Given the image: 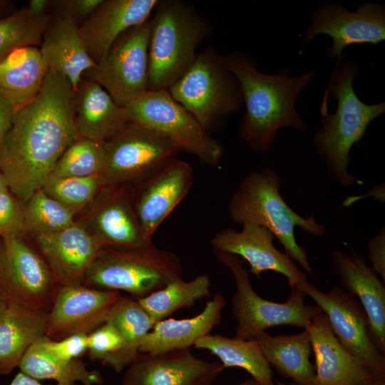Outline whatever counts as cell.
Instances as JSON below:
<instances>
[{
  "label": "cell",
  "mask_w": 385,
  "mask_h": 385,
  "mask_svg": "<svg viewBox=\"0 0 385 385\" xmlns=\"http://www.w3.org/2000/svg\"><path fill=\"white\" fill-rule=\"evenodd\" d=\"M18 367L37 380L53 379L61 384L80 382L83 385H100L103 382L99 371L88 369L81 360L64 361L52 356L45 350L41 339L26 351Z\"/></svg>",
  "instance_id": "cell-31"
},
{
  "label": "cell",
  "mask_w": 385,
  "mask_h": 385,
  "mask_svg": "<svg viewBox=\"0 0 385 385\" xmlns=\"http://www.w3.org/2000/svg\"><path fill=\"white\" fill-rule=\"evenodd\" d=\"M369 260L371 267L385 282V227L372 237L367 242Z\"/></svg>",
  "instance_id": "cell-42"
},
{
  "label": "cell",
  "mask_w": 385,
  "mask_h": 385,
  "mask_svg": "<svg viewBox=\"0 0 385 385\" xmlns=\"http://www.w3.org/2000/svg\"><path fill=\"white\" fill-rule=\"evenodd\" d=\"M210 278L207 274L197 275L188 282L179 278L138 302L155 324L210 296Z\"/></svg>",
  "instance_id": "cell-32"
},
{
  "label": "cell",
  "mask_w": 385,
  "mask_h": 385,
  "mask_svg": "<svg viewBox=\"0 0 385 385\" xmlns=\"http://www.w3.org/2000/svg\"><path fill=\"white\" fill-rule=\"evenodd\" d=\"M3 263H4V245L0 243V291L1 283L3 274Z\"/></svg>",
  "instance_id": "cell-49"
},
{
  "label": "cell",
  "mask_w": 385,
  "mask_h": 385,
  "mask_svg": "<svg viewBox=\"0 0 385 385\" xmlns=\"http://www.w3.org/2000/svg\"><path fill=\"white\" fill-rule=\"evenodd\" d=\"M222 60L240 83L245 113L239 124V135L252 150H269L283 128L307 130L295 102L314 78V68L296 76H290L288 69L270 75L258 71L250 56L240 51L222 55Z\"/></svg>",
  "instance_id": "cell-2"
},
{
  "label": "cell",
  "mask_w": 385,
  "mask_h": 385,
  "mask_svg": "<svg viewBox=\"0 0 385 385\" xmlns=\"http://www.w3.org/2000/svg\"><path fill=\"white\" fill-rule=\"evenodd\" d=\"M359 385H385V376L375 375Z\"/></svg>",
  "instance_id": "cell-47"
},
{
  "label": "cell",
  "mask_w": 385,
  "mask_h": 385,
  "mask_svg": "<svg viewBox=\"0 0 385 385\" xmlns=\"http://www.w3.org/2000/svg\"><path fill=\"white\" fill-rule=\"evenodd\" d=\"M183 274L180 259L153 242L138 247H104L88 270L83 285L125 292L138 300L183 278Z\"/></svg>",
  "instance_id": "cell-6"
},
{
  "label": "cell",
  "mask_w": 385,
  "mask_h": 385,
  "mask_svg": "<svg viewBox=\"0 0 385 385\" xmlns=\"http://www.w3.org/2000/svg\"><path fill=\"white\" fill-rule=\"evenodd\" d=\"M41 342L52 356L64 361L78 359L87 352L88 334H76L60 340H52L44 335Z\"/></svg>",
  "instance_id": "cell-40"
},
{
  "label": "cell",
  "mask_w": 385,
  "mask_h": 385,
  "mask_svg": "<svg viewBox=\"0 0 385 385\" xmlns=\"http://www.w3.org/2000/svg\"><path fill=\"white\" fill-rule=\"evenodd\" d=\"M331 260L339 286L359 298L369 320L371 338L381 354L385 355V287L360 254L333 250Z\"/></svg>",
  "instance_id": "cell-21"
},
{
  "label": "cell",
  "mask_w": 385,
  "mask_h": 385,
  "mask_svg": "<svg viewBox=\"0 0 385 385\" xmlns=\"http://www.w3.org/2000/svg\"><path fill=\"white\" fill-rule=\"evenodd\" d=\"M17 9L15 3L11 0H0V21L4 20L15 14Z\"/></svg>",
  "instance_id": "cell-46"
},
{
  "label": "cell",
  "mask_w": 385,
  "mask_h": 385,
  "mask_svg": "<svg viewBox=\"0 0 385 385\" xmlns=\"http://www.w3.org/2000/svg\"><path fill=\"white\" fill-rule=\"evenodd\" d=\"M275 385H286V384H284V383H282L281 381H279L276 380V384Z\"/></svg>",
  "instance_id": "cell-52"
},
{
  "label": "cell",
  "mask_w": 385,
  "mask_h": 385,
  "mask_svg": "<svg viewBox=\"0 0 385 385\" xmlns=\"http://www.w3.org/2000/svg\"><path fill=\"white\" fill-rule=\"evenodd\" d=\"M159 0H102L91 16L79 26L86 51L98 64L112 45L128 29L151 17Z\"/></svg>",
  "instance_id": "cell-22"
},
{
  "label": "cell",
  "mask_w": 385,
  "mask_h": 385,
  "mask_svg": "<svg viewBox=\"0 0 385 385\" xmlns=\"http://www.w3.org/2000/svg\"><path fill=\"white\" fill-rule=\"evenodd\" d=\"M25 205L26 230L35 235L53 232L74 222V214L49 197L43 189L36 191Z\"/></svg>",
  "instance_id": "cell-35"
},
{
  "label": "cell",
  "mask_w": 385,
  "mask_h": 385,
  "mask_svg": "<svg viewBox=\"0 0 385 385\" xmlns=\"http://www.w3.org/2000/svg\"><path fill=\"white\" fill-rule=\"evenodd\" d=\"M125 108L130 123L155 130L195 155L202 164L217 166L223 147L175 101L167 89L148 91Z\"/></svg>",
  "instance_id": "cell-9"
},
{
  "label": "cell",
  "mask_w": 385,
  "mask_h": 385,
  "mask_svg": "<svg viewBox=\"0 0 385 385\" xmlns=\"http://www.w3.org/2000/svg\"><path fill=\"white\" fill-rule=\"evenodd\" d=\"M241 231L223 229L211 238L214 250L240 257L250 265L249 272L257 278L265 271L284 276L291 287L307 281L306 273L289 256L274 244V236L267 228L250 222L244 223Z\"/></svg>",
  "instance_id": "cell-18"
},
{
  "label": "cell",
  "mask_w": 385,
  "mask_h": 385,
  "mask_svg": "<svg viewBox=\"0 0 385 385\" xmlns=\"http://www.w3.org/2000/svg\"><path fill=\"white\" fill-rule=\"evenodd\" d=\"M51 17V14L34 19L24 6L0 21V61L17 48L39 46Z\"/></svg>",
  "instance_id": "cell-36"
},
{
  "label": "cell",
  "mask_w": 385,
  "mask_h": 385,
  "mask_svg": "<svg viewBox=\"0 0 385 385\" xmlns=\"http://www.w3.org/2000/svg\"><path fill=\"white\" fill-rule=\"evenodd\" d=\"M225 297L220 293L207 301L196 316L188 319H165L154 324L143 338L139 352L158 354L188 349L202 337L210 334L221 322Z\"/></svg>",
  "instance_id": "cell-26"
},
{
  "label": "cell",
  "mask_w": 385,
  "mask_h": 385,
  "mask_svg": "<svg viewBox=\"0 0 385 385\" xmlns=\"http://www.w3.org/2000/svg\"><path fill=\"white\" fill-rule=\"evenodd\" d=\"M295 285L327 315L333 333L343 347L374 374L385 376V356L371 338L367 315L356 297L337 284L327 292L307 281Z\"/></svg>",
  "instance_id": "cell-12"
},
{
  "label": "cell",
  "mask_w": 385,
  "mask_h": 385,
  "mask_svg": "<svg viewBox=\"0 0 385 385\" xmlns=\"http://www.w3.org/2000/svg\"><path fill=\"white\" fill-rule=\"evenodd\" d=\"M104 187L101 175L66 178L50 175L41 189L75 214L92 201Z\"/></svg>",
  "instance_id": "cell-37"
},
{
  "label": "cell",
  "mask_w": 385,
  "mask_h": 385,
  "mask_svg": "<svg viewBox=\"0 0 385 385\" xmlns=\"http://www.w3.org/2000/svg\"><path fill=\"white\" fill-rule=\"evenodd\" d=\"M74 122L80 138L106 142L130 124L119 106L97 83L83 78L73 92Z\"/></svg>",
  "instance_id": "cell-24"
},
{
  "label": "cell",
  "mask_w": 385,
  "mask_h": 385,
  "mask_svg": "<svg viewBox=\"0 0 385 385\" xmlns=\"http://www.w3.org/2000/svg\"><path fill=\"white\" fill-rule=\"evenodd\" d=\"M39 49L48 68L67 78L73 91L84 73L96 66L86 51L79 26L66 17L51 15Z\"/></svg>",
  "instance_id": "cell-25"
},
{
  "label": "cell",
  "mask_w": 385,
  "mask_h": 385,
  "mask_svg": "<svg viewBox=\"0 0 385 385\" xmlns=\"http://www.w3.org/2000/svg\"><path fill=\"white\" fill-rule=\"evenodd\" d=\"M193 169L175 159L131 186L135 212L142 234L148 242L162 222L189 192Z\"/></svg>",
  "instance_id": "cell-15"
},
{
  "label": "cell",
  "mask_w": 385,
  "mask_h": 385,
  "mask_svg": "<svg viewBox=\"0 0 385 385\" xmlns=\"http://www.w3.org/2000/svg\"><path fill=\"white\" fill-rule=\"evenodd\" d=\"M182 150L160 133L130 123L105 142L106 161L101 175L104 186H132L177 158Z\"/></svg>",
  "instance_id": "cell-11"
},
{
  "label": "cell",
  "mask_w": 385,
  "mask_h": 385,
  "mask_svg": "<svg viewBox=\"0 0 385 385\" xmlns=\"http://www.w3.org/2000/svg\"><path fill=\"white\" fill-rule=\"evenodd\" d=\"M51 0H30L25 6L29 14L34 19L51 15Z\"/></svg>",
  "instance_id": "cell-44"
},
{
  "label": "cell",
  "mask_w": 385,
  "mask_h": 385,
  "mask_svg": "<svg viewBox=\"0 0 385 385\" xmlns=\"http://www.w3.org/2000/svg\"><path fill=\"white\" fill-rule=\"evenodd\" d=\"M360 71L354 61L337 59L319 108L322 126L312 138L329 176L343 188L363 183L348 172L349 153L371 122L385 113L384 101L367 104L356 95L353 84Z\"/></svg>",
  "instance_id": "cell-3"
},
{
  "label": "cell",
  "mask_w": 385,
  "mask_h": 385,
  "mask_svg": "<svg viewBox=\"0 0 385 385\" xmlns=\"http://www.w3.org/2000/svg\"><path fill=\"white\" fill-rule=\"evenodd\" d=\"M40 255L60 286L83 284L101 250V242L80 222L35 235Z\"/></svg>",
  "instance_id": "cell-19"
},
{
  "label": "cell",
  "mask_w": 385,
  "mask_h": 385,
  "mask_svg": "<svg viewBox=\"0 0 385 385\" xmlns=\"http://www.w3.org/2000/svg\"><path fill=\"white\" fill-rule=\"evenodd\" d=\"M105 161V142L80 138L62 154L50 175L66 178L101 175Z\"/></svg>",
  "instance_id": "cell-34"
},
{
  "label": "cell",
  "mask_w": 385,
  "mask_h": 385,
  "mask_svg": "<svg viewBox=\"0 0 385 385\" xmlns=\"http://www.w3.org/2000/svg\"><path fill=\"white\" fill-rule=\"evenodd\" d=\"M288 385H298L297 384L292 381L290 384H289Z\"/></svg>",
  "instance_id": "cell-53"
},
{
  "label": "cell",
  "mask_w": 385,
  "mask_h": 385,
  "mask_svg": "<svg viewBox=\"0 0 385 385\" xmlns=\"http://www.w3.org/2000/svg\"><path fill=\"white\" fill-rule=\"evenodd\" d=\"M106 322L120 332L133 362L139 354L143 338L152 329L154 322L138 300L123 295L111 308Z\"/></svg>",
  "instance_id": "cell-33"
},
{
  "label": "cell",
  "mask_w": 385,
  "mask_h": 385,
  "mask_svg": "<svg viewBox=\"0 0 385 385\" xmlns=\"http://www.w3.org/2000/svg\"><path fill=\"white\" fill-rule=\"evenodd\" d=\"M1 291L7 299L48 312L59 284L42 256L22 237L3 239Z\"/></svg>",
  "instance_id": "cell-14"
},
{
  "label": "cell",
  "mask_w": 385,
  "mask_h": 385,
  "mask_svg": "<svg viewBox=\"0 0 385 385\" xmlns=\"http://www.w3.org/2000/svg\"><path fill=\"white\" fill-rule=\"evenodd\" d=\"M26 231L24 210L10 190L0 193V237H22Z\"/></svg>",
  "instance_id": "cell-39"
},
{
  "label": "cell",
  "mask_w": 385,
  "mask_h": 385,
  "mask_svg": "<svg viewBox=\"0 0 385 385\" xmlns=\"http://www.w3.org/2000/svg\"><path fill=\"white\" fill-rule=\"evenodd\" d=\"M7 304V298L6 296L0 291V313L4 310Z\"/></svg>",
  "instance_id": "cell-50"
},
{
  "label": "cell",
  "mask_w": 385,
  "mask_h": 385,
  "mask_svg": "<svg viewBox=\"0 0 385 385\" xmlns=\"http://www.w3.org/2000/svg\"><path fill=\"white\" fill-rule=\"evenodd\" d=\"M87 353L91 360L98 361L117 373L132 363L121 334L107 322L88 334Z\"/></svg>",
  "instance_id": "cell-38"
},
{
  "label": "cell",
  "mask_w": 385,
  "mask_h": 385,
  "mask_svg": "<svg viewBox=\"0 0 385 385\" xmlns=\"http://www.w3.org/2000/svg\"><path fill=\"white\" fill-rule=\"evenodd\" d=\"M270 366L298 385H314L315 368L310 361L312 351L308 332L272 336L263 332L254 338Z\"/></svg>",
  "instance_id": "cell-29"
},
{
  "label": "cell",
  "mask_w": 385,
  "mask_h": 385,
  "mask_svg": "<svg viewBox=\"0 0 385 385\" xmlns=\"http://www.w3.org/2000/svg\"><path fill=\"white\" fill-rule=\"evenodd\" d=\"M93 207L86 225L82 224L103 247H138L145 240L135 212L131 186H105Z\"/></svg>",
  "instance_id": "cell-20"
},
{
  "label": "cell",
  "mask_w": 385,
  "mask_h": 385,
  "mask_svg": "<svg viewBox=\"0 0 385 385\" xmlns=\"http://www.w3.org/2000/svg\"><path fill=\"white\" fill-rule=\"evenodd\" d=\"M48 71L38 46L17 48L0 61V91L16 108L40 93Z\"/></svg>",
  "instance_id": "cell-28"
},
{
  "label": "cell",
  "mask_w": 385,
  "mask_h": 385,
  "mask_svg": "<svg viewBox=\"0 0 385 385\" xmlns=\"http://www.w3.org/2000/svg\"><path fill=\"white\" fill-rule=\"evenodd\" d=\"M281 183L279 175L270 167L250 172L230 196V217L235 224L250 222L269 230L283 246L285 253L304 272L313 274L305 248L295 240L294 227L322 237L327 227L318 223L314 214L304 217L294 212L281 195Z\"/></svg>",
  "instance_id": "cell-4"
},
{
  "label": "cell",
  "mask_w": 385,
  "mask_h": 385,
  "mask_svg": "<svg viewBox=\"0 0 385 385\" xmlns=\"http://www.w3.org/2000/svg\"><path fill=\"white\" fill-rule=\"evenodd\" d=\"M8 190H9V183L5 176L0 171V193Z\"/></svg>",
  "instance_id": "cell-48"
},
{
  "label": "cell",
  "mask_w": 385,
  "mask_h": 385,
  "mask_svg": "<svg viewBox=\"0 0 385 385\" xmlns=\"http://www.w3.org/2000/svg\"><path fill=\"white\" fill-rule=\"evenodd\" d=\"M47 313L7 299L0 313V375L18 367L29 347L45 335Z\"/></svg>",
  "instance_id": "cell-27"
},
{
  "label": "cell",
  "mask_w": 385,
  "mask_h": 385,
  "mask_svg": "<svg viewBox=\"0 0 385 385\" xmlns=\"http://www.w3.org/2000/svg\"><path fill=\"white\" fill-rule=\"evenodd\" d=\"M73 92L67 78L49 69L40 93L14 109L0 145V171L23 204L43 187L58 160L80 138Z\"/></svg>",
  "instance_id": "cell-1"
},
{
  "label": "cell",
  "mask_w": 385,
  "mask_h": 385,
  "mask_svg": "<svg viewBox=\"0 0 385 385\" xmlns=\"http://www.w3.org/2000/svg\"><path fill=\"white\" fill-rule=\"evenodd\" d=\"M120 296L117 291L83 284L59 286L47 313L45 335L56 341L76 334H90L106 322Z\"/></svg>",
  "instance_id": "cell-16"
},
{
  "label": "cell",
  "mask_w": 385,
  "mask_h": 385,
  "mask_svg": "<svg viewBox=\"0 0 385 385\" xmlns=\"http://www.w3.org/2000/svg\"><path fill=\"white\" fill-rule=\"evenodd\" d=\"M304 35L309 43L319 34L329 36L332 44L327 52L330 59L342 58L343 51L356 44L378 45L385 40V6L364 2L352 12L339 2H329L317 9Z\"/></svg>",
  "instance_id": "cell-13"
},
{
  "label": "cell",
  "mask_w": 385,
  "mask_h": 385,
  "mask_svg": "<svg viewBox=\"0 0 385 385\" xmlns=\"http://www.w3.org/2000/svg\"><path fill=\"white\" fill-rule=\"evenodd\" d=\"M14 109L9 100L0 91V145L11 125Z\"/></svg>",
  "instance_id": "cell-43"
},
{
  "label": "cell",
  "mask_w": 385,
  "mask_h": 385,
  "mask_svg": "<svg viewBox=\"0 0 385 385\" xmlns=\"http://www.w3.org/2000/svg\"><path fill=\"white\" fill-rule=\"evenodd\" d=\"M150 18L121 34L105 58L83 78L102 86L120 106L125 107L149 91L148 44Z\"/></svg>",
  "instance_id": "cell-10"
},
{
  "label": "cell",
  "mask_w": 385,
  "mask_h": 385,
  "mask_svg": "<svg viewBox=\"0 0 385 385\" xmlns=\"http://www.w3.org/2000/svg\"><path fill=\"white\" fill-rule=\"evenodd\" d=\"M208 133L240 112L244 103L240 83L211 46L197 53L188 70L167 89Z\"/></svg>",
  "instance_id": "cell-7"
},
{
  "label": "cell",
  "mask_w": 385,
  "mask_h": 385,
  "mask_svg": "<svg viewBox=\"0 0 385 385\" xmlns=\"http://www.w3.org/2000/svg\"><path fill=\"white\" fill-rule=\"evenodd\" d=\"M101 2L102 0H51V14L68 18L80 26Z\"/></svg>",
  "instance_id": "cell-41"
},
{
  "label": "cell",
  "mask_w": 385,
  "mask_h": 385,
  "mask_svg": "<svg viewBox=\"0 0 385 385\" xmlns=\"http://www.w3.org/2000/svg\"><path fill=\"white\" fill-rule=\"evenodd\" d=\"M235 385H260V384L258 382H257L254 379L250 378L247 380H245Z\"/></svg>",
  "instance_id": "cell-51"
},
{
  "label": "cell",
  "mask_w": 385,
  "mask_h": 385,
  "mask_svg": "<svg viewBox=\"0 0 385 385\" xmlns=\"http://www.w3.org/2000/svg\"><path fill=\"white\" fill-rule=\"evenodd\" d=\"M306 330L315 356L314 385H359L377 375L343 347L324 312Z\"/></svg>",
  "instance_id": "cell-23"
},
{
  "label": "cell",
  "mask_w": 385,
  "mask_h": 385,
  "mask_svg": "<svg viewBox=\"0 0 385 385\" xmlns=\"http://www.w3.org/2000/svg\"><path fill=\"white\" fill-rule=\"evenodd\" d=\"M215 258L231 272L235 291L232 297V312L237 322L235 338L254 339L267 329L277 326H294L306 329L312 319L322 313L317 304L304 302L306 294L296 285L282 303L267 300L253 289L249 271L240 257L213 250Z\"/></svg>",
  "instance_id": "cell-8"
},
{
  "label": "cell",
  "mask_w": 385,
  "mask_h": 385,
  "mask_svg": "<svg viewBox=\"0 0 385 385\" xmlns=\"http://www.w3.org/2000/svg\"><path fill=\"white\" fill-rule=\"evenodd\" d=\"M9 385H45L41 384L38 380L29 376L21 371L16 374ZM53 385H76V384L56 383Z\"/></svg>",
  "instance_id": "cell-45"
},
{
  "label": "cell",
  "mask_w": 385,
  "mask_h": 385,
  "mask_svg": "<svg viewBox=\"0 0 385 385\" xmlns=\"http://www.w3.org/2000/svg\"><path fill=\"white\" fill-rule=\"evenodd\" d=\"M217 356L224 368L239 367L247 371L260 385H275L270 365L254 339L229 338L221 334H207L194 345Z\"/></svg>",
  "instance_id": "cell-30"
},
{
  "label": "cell",
  "mask_w": 385,
  "mask_h": 385,
  "mask_svg": "<svg viewBox=\"0 0 385 385\" xmlns=\"http://www.w3.org/2000/svg\"><path fill=\"white\" fill-rule=\"evenodd\" d=\"M150 17L149 91L168 89L193 63L212 32L210 21L187 2L159 1Z\"/></svg>",
  "instance_id": "cell-5"
},
{
  "label": "cell",
  "mask_w": 385,
  "mask_h": 385,
  "mask_svg": "<svg viewBox=\"0 0 385 385\" xmlns=\"http://www.w3.org/2000/svg\"><path fill=\"white\" fill-rule=\"evenodd\" d=\"M225 369L197 357L190 349L140 353L125 369L120 385H212Z\"/></svg>",
  "instance_id": "cell-17"
}]
</instances>
